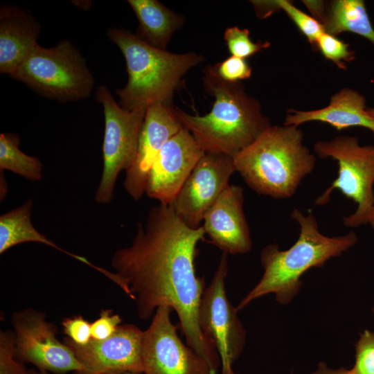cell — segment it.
<instances>
[{
	"label": "cell",
	"instance_id": "cell-1",
	"mask_svg": "<svg viewBox=\"0 0 374 374\" xmlns=\"http://www.w3.org/2000/svg\"><path fill=\"white\" fill-rule=\"evenodd\" d=\"M204 235L202 226H188L170 204L154 206L145 224H138L131 244L114 253L112 281L135 301L140 319L153 317L161 305L175 310L186 344L217 374L220 355L199 323L206 287L195 259Z\"/></svg>",
	"mask_w": 374,
	"mask_h": 374
},
{
	"label": "cell",
	"instance_id": "cell-2",
	"mask_svg": "<svg viewBox=\"0 0 374 374\" xmlns=\"http://www.w3.org/2000/svg\"><path fill=\"white\" fill-rule=\"evenodd\" d=\"M203 84L215 98L209 113L193 116L175 107L174 112L205 152L233 157L271 125L260 103L247 94L240 82L222 80L214 66L204 69Z\"/></svg>",
	"mask_w": 374,
	"mask_h": 374
},
{
	"label": "cell",
	"instance_id": "cell-3",
	"mask_svg": "<svg viewBox=\"0 0 374 374\" xmlns=\"http://www.w3.org/2000/svg\"><path fill=\"white\" fill-rule=\"evenodd\" d=\"M300 226L296 242L280 251L276 244H269L260 253L264 273L260 281L241 299L236 309L240 310L252 301L268 294H274L280 304L289 303L299 293L302 275L312 267H321L332 257L355 245L358 238L353 231L346 235L328 237L319 231L312 213L304 215L297 208L291 214Z\"/></svg>",
	"mask_w": 374,
	"mask_h": 374
},
{
	"label": "cell",
	"instance_id": "cell-4",
	"mask_svg": "<svg viewBox=\"0 0 374 374\" xmlns=\"http://www.w3.org/2000/svg\"><path fill=\"white\" fill-rule=\"evenodd\" d=\"M299 126L270 125L233 159L235 170L257 193L275 199L294 195L315 167Z\"/></svg>",
	"mask_w": 374,
	"mask_h": 374
},
{
	"label": "cell",
	"instance_id": "cell-5",
	"mask_svg": "<svg viewBox=\"0 0 374 374\" xmlns=\"http://www.w3.org/2000/svg\"><path fill=\"white\" fill-rule=\"evenodd\" d=\"M107 37L126 61L128 81L116 93L120 106L129 111L146 109L156 103L171 104L182 77L204 60L195 52L174 53L154 47L123 28L109 29Z\"/></svg>",
	"mask_w": 374,
	"mask_h": 374
},
{
	"label": "cell",
	"instance_id": "cell-6",
	"mask_svg": "<svg viewBox=\"0 0 374 374\" xmlns=\"http://www.w3.org/2000/svg\"><path fill=\"white\" fill-rule=\"evenodd\" d=\"M10 76L37 93L61 103L89 97L94 85L85 60L69 40L51 48L37 43Z\"/></svg>",
	"mask_w": 374,
	"mask_h": 374
},
{
	"label": "cell",
	"instance_id": "cell-7",
	"mask_svg": "<svg viewBox=\"0 0 374 374\" xmlns=\"http://www.w3.org/2000/svg\"><path fill=\"white\" fill-rule=\"evenodd\" d=\"M314 150L321 159L337 161L338 176L314 202L318 206L328 204L337 189L357 205L355 211L343 218L344 224L355 228L368 224L374 206V145H362L353 136L343 135L328 141H318Z\"/></svg>",
	"mask_w": 374,
	"mask_h": 374
},
{
	"label": "cell",
	"instance_id": "cell-8",
	"mask_svg": "<svg viewBox=\"0 0 374 374\" xmlns=\"http://www.w3.org/2000/svg\"><path fill=\"white\" fill-rule=\"evenodd\" d=\"M96 98L103 107L105 133L103 167L95 201L109 204L113 199L119 173L128 170L134 162L146 109L129 111L122 108L105 85L97 89Z\"/></svg>",
	"mask_w": 374,
	"mask_h": 374
},
{
	"label": "cell",
	"instance_id": "cell-9",
	"mask_svg": "<svg viewBox=\"0 0 374 374\" xmlns=\"http://www.w3.org/2000/svg\"><path fill=\"white\" fill-rule=\"evenodd\" d=\"M227 274V253H223L213 278L202 295L199 323L202 331L220 355L222 374H235L232 366L243 350L246 331L238 319V310L226 296Z\"/></svg>",
	"mask_w": 374,
	"mask_h": 374
},
{
	"label": "cell",
	"instance_id": "cell-10",
	"mask_svg": "<svg viewBox=\"0 0 374 374\" xmlns=\"http://www.w3.org/2000/svg\"><path fill=\"white\" fill-rule=\"evenodd\" d=\"M17 358L39 371L64 374L83 370L73 350L56 337L57 330L42 312L31 308L13 313Z\"/></svg>",
	"mask_w": 374,
	"mask_h": 374
},
{
	"label": "cell",
	"instance_id": "cell-11",
	"mask_svg": "<svg viewBox=\"0 0 374 374\" xmlns=\"http://www.w3.org/2000/svg\"><path fill=\"white\" fill-rule=\"evenodd\" d=\"M172 310L168 305L159 306L143 331V373L213 374L208 363L178 336L170 319Z\"/></svg>",
	"mask_w": 374,
	"mask_h": 374
},
{
	"label": "cell",
	"instance_id": "cell-12",
	"mask_svg": "<svg viewBox=\"0 0 374 374\" xmlns=\"http://www.w3.org/2000/svg\"><path fill=\"white\" fill-rule=\"evenodd\" d=\"M235 171L233 157L205 152L170 205L188 226L199 227L205 213L230 185Z\"/></svg>",
	"mask_w": 374,
	"mask_h": 374
},
{
	"label": "cell",
	"instance_id": "cell-13",
	"mask_svg": "<svg viewBox=\"0 0 374 374\" xmlns=\"http://www.w3.org/2000/svg\"><path fill=\"white\" fill-rule=\"evenodd\" d=\"M143 331L136 326L127 323L120 325L109 338L100 341L91 339L85 345H77L66 337L64 342L84 368L73 374L143 373Z\"/></svg>",
	"mask_w": 374,
	"mask_h": 374
},
{
	"label": "cell",
	"instance_id": "cell-14",
	"mask_svg": "<svg viewBox=\"0 0 374 374\" xmlns=\"http://www.w3.org/2000/svg\"><path fill=\"white\" fill-rule=\"evenodd\" d=\"M204 154L182 126L159 152L148 174L145 193L159 204H170Z\"/></svg>",
	"mask_w": 374,
	"mask_h": 374
},
{
	"label": "cell",
	"instance_id": "cell-15",
	"mask_svg": "<svg viewBox=\"0 0 374 374\" xmlns=\"http://www.w3.org/2000/svg\"><path fill=\"white\" fill-rule=\"evenodd\" d=\"M181 127L171 104L156 103L146 108L136 156L123 181L124 188L134 200L145 193L148 174L159 152Z\"/></svg>",
	"mask_w": 374,
	"mask_h": 374
},
{
	"label": "cell",
	"instance_id": "cell-16",
	"mask_svg": "<svg viewBox=\"0 0 374 374\" xmlns=\"http://www.w3.org/2000/svg\"><path fill=\"white\" fill-rule=\"evenodd\" d=\"M243 204V188L229 185L204 216L202 226L209 242L224 253L244 254L252 248Z\"/></svg>",
	"mask_w": 374,
	"mask_h": 374
},
{
	"label": "cell",
	"instance_id": "cell-17",
	"mask_svg": "<svg viewBox=\"0 0 374 374\" xmlns=\"http://www.w3.org/2000/svg\"><path fill=\"white\" fill-rule=\"evenodd\" d=\"M42 27L26 10L3 6L0 9V71L11 75L37 44Z\"/></svg>",
	"mask_w": 374,
	"mask_h": 374
},
{
	"label": "cell",
	"instance_id": "cell-18",
	"mask_svg": "<svg viewBox=\"0 0 374 374\" xmlns=\"http://www.w3.org/2000/svg\"><path fill=\"white\" fill-rule=\"evenodd\" d=\"M309 121L327 123L338 130L350 127H363L374 134V118L367 112L366 98L359 92L344 88L330 98V104L311 111L290 109L284 125L299 126Z\"/></svg>",
	"mask_w": 374,
	"mask_h": 374
},
{
	"label": "cell",
	"instance_id": "cell-19",
	"mask_svg": "<svg viewBox=\"0 0 374 374\" xmlns=\"http://www.w3.org/2000/svg\"><path fill=\"white\" fill-rule=\"evenodd\" d=\"M139 23V38L150 45L166 50L172 35L184 21L176 14L156 0H129Z\"/></svg>",
	"mask_w": 374,
	"mask_h": 374
},
{
	"label": "cell",
	"instance_id": "cell-20",
	"mask_svg": "<svg viewBox=\"0 0 374 374\" xmlns=\"http://www.w3.org/2000/svg\"><path fill=\"white\" fill-rule=\"evenodd\" d=\"M33 199L0 216V253L19 244L38 242L48 245L84 262L85 258L62 249L34 226L31 220Z\"/></svg>",
	"mask_w": 374,
	"mask_h": 374
},
{
	"label": "cell",
	"instance_id": "cell-21",
	"mask_svg": "<svg viewBox=\"0 0 374 374\" xmlns=\"http://www.w3.org/2000/svg\"><path fill=\"white\" fill-rule=\"evenodd\" d=\"M325 33L336 36L351 32L368 39L374 46V28L362 0H335L326 8L321 22Z\"/></svg>",
	"mask_w": 374,
	"mask_h": 374
},
{
	"label": "cell",
	"instance_id": "cell-22",
	"mask_svg": "<svg viewBox=\"0 0 374 374\" xmlns=\"http://www.w3.org/2000/svg\"><path fill=\"white\" fill-rule=\"evenodd\" d=\"M20 137L16 133L0 134V169L9 170L30 181L42 177V163L37 157L23 152L19 148Z\"/></svg>",
	"mask_w": 374,
	"mask_h": 374
},
{
	"label": "cell",
	"instance_id": "cell-23",
	"mask_svg": "<svg viewBox=\"0 0 374 374\" xmlns=\"http://www.w3.org/2000/svg\"><path fill=\"white\" fill-rule=\"evenodd\" d=\"M251 2L256 13L261 18L267 17L276 9L283 10L307 37L309 42L317 48V40L325 30L323 25L313 17L304 13L287 0L251 1Z\"/></svg>",
	"mask_w": 374,
	"mask_h": 374
},
{
	"label": "cell",
	"instance_id": "cell-24",
	"mask_svg": "<svg viewBox=\"0 0 374 374\" xmlns=\"http://www.w3.org/2000/svg\"><path fill=\"white\" fill-rule=\"evenodd\" d=\"M224 39L231 55L245 59L263 48L269 46L268 42H253L248 29L238 26L229 27L224 30Z\"/></svg>",
	"mask_w": 374,
	"mask_h": 374
},
{
	"label": "cell",
	"instance_id": "cell-25",
	"mask_svg": "<svg viewBox=\"0 0 374 374\" xmlns=\"http://www.w3.org/2000/svg\"><path fill=\"white\" fill-rule=\"evenodd\" d=\"M316 46L327 59L343 69L346 68L344 62L352 61L355 57V52L349 49L348 44L325 32L318 37Z\"/></svg>",
	"mask_w": 374,
	"mask_h": 374
},
{
	"label": "cell",
	"instance_id": "cell-26",
	"mask_svg": "<svg viewBox=\"0 0 374 374\" xmlns=\"http://www.w3.org/2000/svg\"><path fill=\"white\" fill-rule=\"evenodd\" d=\"M21 362L17 358L15 337L13 332H0V374H27Z\"/></svg>",
	"mask_w": 374,
	"mask_h": 374
},
{
	"label": "cell",
	"instance_id": "cell-27",
	"mask_svg": "<svg viewBox=\"0 0 374 374\" xmlns=\"http://www.w3.org/2000/svg\"><path fill=\"white\" fill-rule=\"evenodd\" d=\"M352 374L374 373V332L364 330L356 344L355 363Z\"/></svg>",
	"mask_w": 374,
	"mask_h": 374
},
{
	"label": "cell",
	"instance_id": "cell-28",
	"mask_svg": "<svg viewBox=\"0 0 374 374\" xmlns=\"http://www.w3.org/2000/svg\"><path fill=\"white\" fill-rule=\"evenodd\" d=\"M214 66L218 76L229 82H240L249 78L251 75V68L245 59L233 55Z\"/></svg>",
	"mask_w": 374,
	"mask_h": 374
},
{
	"label": "cell",
	"instance_id": "cell-29",
	"mask_svg": "<svg viewBox=\"0 0 374 374\" xmlns=\"http://www.w3.org/2000/svg\"><path fill=\"white\" fill-rule=\"evenodd\" d=\"M62 326L67 338L77 345H85L91 340V323L81 315L64 319Z\"/></svg>",
	"mask_w": 374,
	"mask_h": 374
},
{
	"label": "cell",
	"instance_id": "cell-30",
	"mask_svg": "<svg viewBox=\"0 0 374 374\" xmlns=\"http://www.w3.org/2000/svg\"><path fill=\"white\" fill-rule=\"evenodd\" d=\"M122 321L118 314L112 310H102L99 317L91 323V339L104 340L111 337L118 329Z\"/></svg>",
	"mask_w": 374,
	"mask_h": 374
},
{
	"label": "cell",
	"instance_id": "cell-31",
	"mask_svg": "<svg viewBox=\"0 0 374 374\" xmlns=\"http://www.w3.org/2000/svg\"><path fill=\"white\" fill-rule=\"evenodd\" d=\"M311 374H352L350 370L344 368L339 369H332L329 368L326 364L320 362L317 368Z\"/></svg>",
	"mask_w": 374,
	"mask_h": 374
},
{
	"label": "cell",
	"instance_id": "cell-32",
	"mask_svg": "<svg viewBox=\"0 0 374 374\" xmlns=\"http://www.w3.org/2000/svg\"><path fill=\"white\" fill-rule=\"evenodd\" d=\"M87 1H75V4L80 8L81 9H84V10H87V9H89L91 6V1H90L89 3H87L89 2Z\"/></svg>",
	"mask_w": 374,
	"mask_h": 374
},
{
	"label": "cell",
	"instance_id": "cell-33",
	"mask_svg": "<svg viewBox=\"0 0 374 374\" xmlns=\"http://www.w3.org/2000/svg\"><path fill=\"white\" fill-rule=\"evenodd\" d=\"M368 224H370L372 228L374 229V206L371 210V212L369 216Z\"/></svg>",
	"mask_w": 374,
	"mask_h": 374
},
{
	"label": "cell",
	"instance_id": "cell-34",
	"mask_svg": "<svg viewBox=\"0 0 374 374\" xmlns=\"http://www.w3.org/2000/svg\"><path fill=\"white\" fill-rule=\"evenodd\" d=\"M27 374H50L48 372L46 371H35L34 369H29L28 370Z\"/></svg>",
	"mask_w": 374,
	"mask_h": 374
},
{
	"label": "cell",
	"instance_id": "cell-35",
	"mask_svg": "<svg viewBox=\"0 0 374 374\" xmlns=\"http://www.w3.org/2000/svg\"><path fill=\"white\" fill-rule=\"evenodd\" d=\"M367 112L369 114V115L373 118H374V107L373 108L367 107Z\"/></svg>",
	"mask_w": 374,
	"mask_h": 374
},
{
	"label": "cell",
	"instance_id": "cell-36",
	"mask_svg": "<svg viewBox=\"0 0 374 374\" xmlns=\"http://www.w3.org/2000/svg\"><path fill=\"white\" fill-rule=\"evenodd\" d=\"M107 374H144V373H143L125 372V373H107Z\"/></svg>",
	"mask_w": 374,
	"mask_h": 374
},
{
	"label": "cell",
	"instance_id": "cell-37",
	"mask_svg": "<svg viewBox=\"0 0 374 374\" xmlns=\"http://www.w3.org/2000/svg\"><path fill=\"white\" fill-rule=\"evenodd\" d=\"M374 374V373H373Z\"/></svg>",
	"mask_w": 374,
	"mask_h": 374
}]
</instances>
